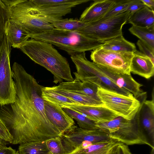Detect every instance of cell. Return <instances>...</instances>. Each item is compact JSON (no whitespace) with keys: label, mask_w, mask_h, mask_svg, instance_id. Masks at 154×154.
<instances>
[{"label":"cell","mask_w":154,"mask_h":154,"mask_svg":"<svg viewBox=\"0 0 154 154\" xmlns=\"http://www.w3.org/2000/svg\"><path fill=\"white\" fill-rule=\"evenodd\" d=\"M16 95L13 103L0 106V119L12 137L11 143L46 141L61 136L48 120L42 97L43 86L15 62L12 67Z\"/></svg>","instance_id":"6da1fadb"},{"label":"cell","mask_w":154,"mask_h":154,"mask_svg":"<svg viewBox=\"0 0 154 154\" xmlns=\"http://www.w3.org/2000/svg\"><path fill=\"white\" fill-rule=\"evenodd\" d=\"M19 49L34 62L50 72L55 84L63 80L69 82L74 80L66 58L51 44L31 38Z\"/></svg>","instance_id":"7a4b0ae2"},{"label":"cell","mask_w":154,"mask_h":154,"mask_svg":"<svg viewBox=\"0 0 154 154\" xmlns=\"http://www.w3.org/2000/svg\"><path fill=\"white\" fill-rule=\"evenodd\" d=\"M30 38L55 46L71 56L93 50L103 44L76 32L54 28L46 32L31 35Z\"/></svg>","instance_id":"3957f363"},{"label":"cell","mask_w":154,"mask_h":154,"mask_svg":"<svg viewBox=\"0 0 154 154\" xmlns=\"http://www.w3.org/2000/svg\"><path fill=\"white\" fill-rule=\"evenodd\" d=\"M97 126L111 138L127 146L144 144L154 149L134 118L128 120L119 116L109 121L97 122Z\"/></svg>","instance_id":"277c9868"},{"label":"cell","mask_w":154,"mask_h":154,"mask_svg":"<svg viewBox=\"0 0 154 154\" xmlns=\"http://www.w3.org/2000/svg\"><path fill=\"white\" fill-rule=\"evenodd\" d=\"M70 58L77 70L76 72H73L75 79L82 82H89L99 88L125 95H129L132 94L118 87L106 76L97 64L87 59L85 52L71 56Z\"/></svg>","instance_id":"5b68a950"},{"label":"cell","mask_w":154,"mask_h":154,"mask_svg":"<svg viewBox=\"0 0 154 154\" xmlns=\"http://www.w3.org/2000/svg\"><path fill=\"white\" fill-rule=\"evenodd\" d=\"M128 11L106 19L85 23L76 32L100 42L123 35L122 28L126 23Z\"/></svg>","instance_id":"8992f818"},{"label":"cell","mask_w":154,"mask_h":154,"mask_svg":"<svg viewBox=\"0 0 154 154\" xmlns=\"http://www.w3.org/2000/svg\"><path fill=\"white\" fill-rule=\"evenodd\" d=\"M97 94L104 106L127 120L134 118L140 106V100L132 94L125 95L98 87Z\"/></svg>","instance_id":"52a82bcc"},{"label":"cell","mask_w":154,"mask_h":154,"mask_svg":"<svg viewBox=\"0 0 154 154\" xmlns=\"http://www.w3.org/2000/svg\"><path fill=\"white\" fill-rule=\"evenodd\" d=\"M11 46L5 32L0 47V106L14 101L16 90L10 66Z\"/></svg>","instance_id":"ba28073f"},{"label":"cell","mask_w":154,"mask_h":154,"mask_svg":"<svg viewBox=\"0 0 154 154\" xmlns=\"http://www.w3.org/2000/svg\"><path fill=\"white\" fill-rule=\"evenodd\" d=\"M134 53L116 51L100 47L91 51L93 62L114 73L131 75L130 65Z\"/></svg>","instance_id":"9c48e42d"},{"label":"cell","mask_w":154,"mask_h":154,"mask_svg":"<svg viewBox=\"0 0 154 154\" xmlns=\"http://www.w3.org/2000/svg\"><path fill=\"white\" fill-rule=\"evenodd\" d=\"M63 145L68 153H70L85 142L97 143L111 140L109 135L99 128L85 130L74 125L61 136Z\"/></svg>","instance_id":"30bf717a"},{"label":"cell","mask_w":154,"mask_h":154,"mask_svg":"<svg viewBox=\"0 0 154 154\" xmlns=\"http://www.w3.org/2000/svg\"><path fill=\"white\" fill-rule=\"evenodd\" d=\"M19 3L9 8V19L21 25L31 35L46 32L54 28L51 23L26 11Z\"/></svg>","instance_id":"8fae6325"},{"label":"cell","mask_w":154,"mask_h":154,"mask_svg":"<svg viewBox=\"0 0 154 154\" xmlns=\"http://www.w3.org/2000/svg\"><path fill=\"white\" fill-rule=\"evenodd\" d=\"M19 4L30 13L50 23L62 19L63 16L71 13L72 8L80 4L77 3L55 6L38 7L33 5L29 0H23Z\"/></svg>","instance_id":"7c38bea8"},{"label":"cell","mask_w":154,"mask_h":154,"mask_svg":"<svg viewBox=\"0 0 154 154\" xmlns=\"http://www.w3.org/2000/svg\"><path fill=\"white\" fill-rule=\"evenodd\" d=\"M152 100H146V93L138 98L140 107L134 118L139 126L154 146V101L153 95Z\"/></svg>","instance_id":"4fadbf2b"},{"label":"cell","mask_w":154,"mask_h":154,"mask_svg":"<svg viewBox=\"0 0 154 154\" xmlns=\"http://www.w3.org/2000/svg\"><path fill=\"white\" fill-rule=\"evenodd\" d=\"M45 109L48 120L62 134L68 132L75 125L73 119L59 105L45 100Z\"/></svg>","instance_id":"5bb4252c"},{"label":"cell","mask_w":154,"mask_h":154,"mask_svg":"<svg viewBox=\"0 0 154 154\" xmlns=\"http://www.w3.org/2000/svg\"><path fill=\"white\" fill-rule=\"evenodd\" d=\"M84 115L97 122L109 121L119 116L103 105L88 106L80 104L62 106Z\"/></svg>","instance_id":"9a60e30c"},{"label":"cell","mask_w":154,"mask_h":154,"mask_svg":"<svg viewBox=\"0 0 154 154\" xmlns=\"http://www.w3.org/2000/svg\"><path fill=\"white\" fill-rule=\"evenodd\" d=\"M97 66L101 71L118 87L129 92L135 97L138 98L144 93L140 88L142 85L135 80L131 75L114 73Z\"/></svg>","instance_id":"2e32d148"},{"label":"cell","mask_w":154,"mask_h":154,"mask_svg":"<svg viewBox=\"0 0 154 154\" xmlns=\"http://www.w3.org/2000/svg\"><path fill=\"white\" fill-rule=\"evenodd\" d=\"M116 0H96L91 3L81 14L79 20L88 23L102 18L115 3Z\"/></svg>","instance_id":"e0dca14e"},{"label":"cell","mask_w":154,"mask_h":154,"mask_svg":"<svg viewBox=\"0 0 154 154\" xmlns=\"http://www.w3.org/2000/svg\"><path fill=\"white\" fill-rule=\"evenodd\" d=\"M54 86L59 89L87 96L100 101L97 94L98 86L89 82H82L75 79L71 81L62 82L57 86Z\"/></svg>","instance_id":"ac0fdd59"},{"label":"cell","mask_w":154,"mask_h":154,"mask_svg":"<svg viewBox=\"0 0 154 154\" xmlns=\"http://www.w3.org/2000/svg\"><path fill=\"white\" fill-rule=\"evenodd\" d=\"M122 143L113 139L95 143L85 142L68 154H110L115 146Z\"/></svg>","instance_id":"d6986e66"},{"label":"cell","mask_w":154,"mask_h":154,"mask_svg":"<svg viewBox=\"0 0 154 154\" xmlns=\"http://www.w3.org/2000/svg\"><path fill=\"white\" fill-rule=\"evenodd\" d=\"M130 65V71L146 79L154 74V64L148 57L137 50L134 53Z\"/></svg>","instance_id":"ffe728a7"},{"label":"cell","mask_w":154,"mask_h":154,"mask_svg":"<svg viewBox=\"0 0 154 154\" xmlns=\"http://www.w3.org/2000/svg\"><path fill=\"white\" fill-rule=\"evenodd\" d=\"M11 47L19 48L29 38L31 34L23 27L9 19L5 28Z\"/></svg>","instance_id":"44dd1931"},{"label":"cell","mask_w":154,"mask_h":154,"mask_svg":"<svg viewBox=\"0 0 154 154\" xmlns=\"http://www.w3.org/2000/svg\"><path fill=\"white\" fill-rule=\"evenodd\" d=\"M127 23L141 27L154 26V11L145 6L129 15Z\"/></svg>","instance_id":"7402d4cb"},{"label":"cell","mask_w":154,"mask_h":154,"mask_svg":"<svg viewBox=\"0 0 154 154\" xmlns=\"http://www.w3.org/2000/svg\"><path fill=\"white\" fill-rule=\"evenodd\" d=\"M101 43L100 47L107 50L132 53L137 50L135 45L125 39L123 35Z\"/></svg>","instance_id":"603a6c76"},{"label":"cell","mask_w":154,"mask_h":154,"mask_svg":"<svg viewBox=\"0 0 154 154\" xmlns=\"http://www.w3.org/2000/svg\"><path fill=\"white\" fill-rule=\"evenodd\" d=\"M129 30L131 34L154 50V26L141 27L132 25Z\"/></svg>","instance_id":"cb8c5ba5"},{"label":"cell","mask_w":154,"mask_h":154,"mask_svg":"<svg viewBox=\"0 0 154 154\" xmlns=\"http://www.w3.org/2000/svg\"><path fill=\"white\" fill-rule=\"evenodd\" d=\"M48 88L49 89L67 97L80 104L88 106H100L103 105L101 101H97L87 96L59 89L56 88L55 86Z\"/></svg>","instance_id":"d4e9b609"},{"label":"cell","mask_w":154,"mask_h":154,"mask_svg":"<svg viewBox=\"0 0 154 154\" xmlns=\"http://www.w3.org/2000/svg\"><path fill=\"white\" fill-rule=\"evenodd\" d=\"M63 110L77 122L79 127L85 130H94L98 128L97 122L82 113L67 107L62 108Z\"/></svg>","instance_id":"484cf974"},{"label":"cell","mask_w":154,"mask_h":154,"mask_svg":"<svg viewBox=\"0 0 154 154\" xmlns=\"http://www.w3.org/2000/svg\"><path fill=\"white\" fill-rule=\"evenodd\" d=\"M46 141L31 142L20 144L17 152L19 154H48L49 151Z\"/></svg>","instance_id":"4316f807"},{"label":"cell","mask_w":154,"mask_h":154,"mask_svg":"<svg viewBox=\"0 0 154 154\" xmlns=\"http://www.w3.org/2000/svg\"><path fill=\"white\" fill-rule=\"evenodd\" d=\"M42 97L44 100L57 104L60 107L68 104H79L49 89L48 87H43Z\"/></svg>","instance_id":"83f0119b"},{"label":"cell","mask_w":154,"mask_h":154,"mask_svg":"<svg viewBox=\"0 0 154 154\" xmlns=\"http://www.w3.org/2000/svg\"><path fill=\"white\" fill-rule=\"evenodd\" d=\"M85 23L80 21L78 19L62 18L51 24L54 28L76 32L84 26Z\"/></svg>","instance_id":"f1b7e54d"},{"label":"cell","mask_w":154,"mask_h":154,"mask_svg":"<svg viewBox=\"0 0 154 154\" xmlns=\"http://www.w3.org/2000/svg\"><path fill=\"white\" fill-rule=\"evenodd\" d=\"M33 5L38 7L55 6L65 5L80 3L82 4L90 0H29Z\"/></svg>","instance_id":"f546056e"},{"label":"cell","mask_w":154,"mask_h":154,"mask_svg":"<svg viewBox=\"0 0 154 154\" xmlns=\"http://www.w3.org/2000/svg\"><path fill=\"white\" fill-rule=\"evenodd\" d=\"M9 8L0 0V47L5 34V28L7 23L9 20Z\"/></svg>","instance_id":"4dcf8cb0"},{"label":"cell","mask_w":154,"mask_h":154,"mask_svg":"<svg viewBox=\"0 0 154 154\" xmlns=\"http://www.w3.org/2000/svg\"><path fill=\"white\" fill-rule=\"evenodd\" d=\"M46 142L48 148L51 154H68L62 143L61 136L51 139Z\"/></svg>","instance_id":"1f68e13d"},{"label":"cell","mask_w":154,"mask_h":154,"mask_svg":"<svg viewBox=\"0 0 154 154\" xmlns=\"http://www.w3.org/2000/svg\"><path fill=\"white\" fill-rule=\"evenodd\" d=\"M130 1L131 0H116L115 3L101 19L108 18L126 12Z\"/></svg>","instance_id":"d6a6232c"},{"label":"cell","mask_w":154,"mask_h":154,"mask_svg":"<svg viewBox=\"0 0 154 154\" xmlns=\"http://www.w3.org/2000/svg\"><path fill=\"white\" fill-rule=\"evenodd\" d=\"M137 44L140 52L150 58L152 63L154 64V50L140 40H138Z\"/></svg>","instance_id":"836d02e7"},{"label":"cell","mask_w":154,"mask_h":154,"mask_svg":"<svg viewBox=\"0 0 154 154\" xmlns=\"http://www.w3.org/2000/svg\"><path fill=\"white\" fill-rule=\"evenodd\" d=\"M145 6L141 0H131L126 11H128L130 15Z\"/></svg>","instance_id":"e575fe53"},{"label":"cell","mask_w":154,"mask_h":154,"mask_svg":"<svg viewBox=\"0 0 154 154\" xmlns=\"http://www.w3.org/2000/svg\"><path fill=\"white\" fill-rule=\"evenodd\" d=\"M0 137L6 142L11 143L12 137L5 125L0 119Z\"/></svg>","instance_id":"d590c367"},{"label":"cell","mask_w":154,"mask_h":154,"mask_svg":"<svg viewBox=\"0 0 154 154\" xmlns=\"http://www.w3.org/2000/svg\"><path fill=\"white\" fill-rule=\"evenodd\" d=\"M110 154H132L128 146L123 143L115 147Z\"/></svg>","instance_id":"8d00e7d4"},{"label":"cell","mask_w":154,"mask_h":154,"mask_svg":"<svg viewBox=\"0 0 154 154\" xmlns=\"http://www.w3.org/2000/svg\"><path fill=\"white\" fill-rule=\"evenodd\" d=\"M0 154H19L18 152L11 147L6 146L0 147Z\"/></svg>","instance_id":"74e56055"},{"label":"cell","mask_w":154,"mask_h":154,"mask_svg":"<svg viewBox=\"0 0 154 154\" xmlns=\"http://www.w3.org/2000/svg\"><path fill=\"white\" fill-rule=\"evenodd\" d=\"M141 0L146 6L154 11V0Z\"/></svg>","instance_id":"f35d334b"},{"label":"cell","mask_w":154,"mask_h":154,"mask_svg":"<svg viewBox=\"0 0 154 154\" xmlns=\"http://www.w3.org/2000/svg\"><path fill=\"white\" fill-rule=\"evenodd\" d=\"M6 142L3 140H0V147L2 146H6Z\"/></svg>","instance_id":"ab89813d"},{"label":"cell","mask_w":154,"mask_h":154,"mask_svg":"<svg viewBox=\"0 0 154 154\" xmlns=\"http://www.w3.org/2000/svg\"><path fill=\"white\" fill-rule=\"evenodd\" d=\"M151 149L150 154H154V149L152 148Z\"/></svg>","instance_id":"60d3db41"},{"label":"cell","mask_w":154,"mask_h":154,"mask_svg":"<svg viewBox=\"0 0 154 154\" xmlns=\"http://www.w3.org/2000/svg\"><path fill=\"white\" fill-rule=\"evenodd\" d=\"M48 154H51L50 152Z\"/></svg>","instance_id":"b9f144b4"},{"label":"cell","mask_w":154,"mask_h":154,"mask_svg":"<svg viewBox=\"0 0 154 154\" xmlns=\"http://www.w3.org/2000/svg\"><path fill=\"white\" fill-rule=\"evenodd\" d=\"M0 140H2V139H1L0 138Z\"/></svg>","instance_id":"7bdbcfd3"}]
</instances>
